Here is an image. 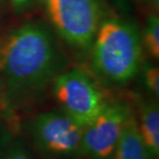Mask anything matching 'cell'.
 Returning a JSON list of instances; mask_svg holds the SVG:
<instances>
[{"label": "cell", "instance_id": "cell-9", "mask_svg": "<svg viewBox=\"0 0 159 159\" xmlns=\"http://www.w3.org/2000/svg\"><path fill=\"white\" fill-rule=\"evenodd\" d=\"M142 43L148 53L155 59L159 57V17L158 14L151 12L148 16L142 34Z\"/></svg>", "mask_w": 159, "mask_h": 159}, {"label": "cell", "instance_id": "cell-8", "mask_svg": "<svg viewBox=\"0 0 159 159\" xmlns=\"http://www.w3.org/2000/svg\"><path fill=\"white\" fill-rule=\"evenodd\" d=\"M139 130L149 152L157 157L159 154V109L155 101L145 102L141 107Z\"/></svg>", "mask_w": 159, "mask_h": 159}, {"label": "cell", "instance_id": "cell-11", "mask_svg": "<svg viewBox=\"0 0 159 159\" xmlns=\"http://www.w3.org/2000/svg\"><path fill=\"white\" fill-rule=\"evenodd\" d=\"M116 9L120 15H126L132 8L135 0H103Z\"/></svg>", "mask_w": 159, "mask_h": 159}, {"label": "cell", "instance_id": "cell-1", "mask_svg": "<svg viewBox=\"0 0 159 159\" xmlns=\"http://www.w3.org/2000/svg\"><path fill=\"white\" fill-rule=\"evenodd\" d=\"M64 63L55 31L43 21L25 22L0 35V81L11 100L40 92Z\"/></svg>", "mask_w": 159, "mask_h": 159}, {"label": "cell", "instance_id": "cell-13", "mask_svg": "<svg viewBox=\"0 0 159 159\" xmlns=\"http://www.w3.org/2000/svg\"><path fill=\"white\" fill-rule=\"evenodd\" d=\"M3 159H31L28 152L23 148H14Z\"/></svg>", "mask_w": 159, "mask_h": 159}, {"label": "cell", "instance_id": "cell-6", "mask_svg": "<svg viewBox=\"0 0 159 159\" xmlns=\"http://www.w3.org/2000/svg\"><path fill=\"white\" fill-rule=\"evenodd\" d=\"M131 109L123 101L107 102L85 127L81 153L90 159H112Z\"/></svg>", "mask_w": 159, "mask_h": 159}, {"label": "cell", "instance_id": "cell-12", "mask_svg": "<svg viewBox=\"0 0 159 159\" xmlns=\"http://www.w3.org/2000/svg\"><path fill=\"white\" fill-rule=\"evenodd\" d=\"M16 11L22 12L32 8L39 0H9Z\"/></svg>", "mask_w": 159, "mask_h": 159}, {"label": "cell", "instance_id": "cell-7", "mask_svg": "<svg viewBox=\"0 0 159 159\" xmlns=\"http://www.w3.org/2000/svg\"><path fill=\"white\" fill-rule=\"evenodd\" d=\"M143 142L138 121L131 115L127 120L112 159H153Z\"/></svg>", "mask_w": 159, "mask_h": 159}, {"label": "cell", "instance_id": "cell-5", "mask_svg": "<svg viewBox=\"0 0 159 159\" xmlns=\"http://www.w3.org/2000/svg\"><path fill=\"white\" fill-rule=\"evenodd\" d=\"M84 127L63 112L39 114L32 123L33 143L47 159H65L81 153Z\"/></svg>", "mask_w": 159, "mask_h": 159}, {"label": "cell", "instance_id": "cell-10", "mask_svg": "<svg viewBox=\"0 0 159 159\" xmlns=\"http://www.w3.org/2000/svg\"><path fill=\"white\" fill-rule=\"evenodd\" d=\"M144 83L146 87L156 98L159 95V69L153 64H146L144 67Z\"/></svg>", "mask_w": 159, "mask_h": 159}, {"label": "cell", "instance_id": "cell-14", "mask_svg": "<svg viewBox=\"0 0 159 159\" xmlns=\"http://www.w3.org/2000/svg\"><path fill=\"white\" fill-rule=\"evenodd\" d=\"M0 88H1V81H0Z\"/></svg>", "mask_w": 159, "mask_h": 159}, {"label": "cell", "instance_id": "cell-4", "mask_svg": "<svg viewBox=\"0 0 159 159\" xmlns=\"http://www.w3.org/2000/svg\"><path fill=\"white\" fill-rule=\"evenodd\" d=\"M53 82L54 96L62 112L84 128L106 106L107 100L96 82L81 68L60 72Z\"/></svg>", "mask_w": 159, "mask_h": 159}, {"label": "cell", "instance_id": "cell-2", "mask_svg": "<svg viewBox=\"0 0 159 159\" xmlns=\"http://www.w3.org/2000/svg\"><path fill=\"white\" fill-rule=\"evenodd\" d=\"M90 50L94 77L106 86L122 87L141 68L142 33L135 22L126 16H106Z\"/></svg>", "mask_w": 159, "mask_h": 159}, {"label": "cell", "instance_id": "cell-3", "mask_svg": "<svg viewBox=\"0 0 159 159\" xmlns=\"http://www.w3.org/2000/svg\"><path fill=\"white\" fill-rule=\"evenodd\" d=\"M53 30L69 46L90 50L100 22L106 17L101 0H43Z\"/></svg>", "mask_w": 159, "mask_h": 159}]
</instances>
